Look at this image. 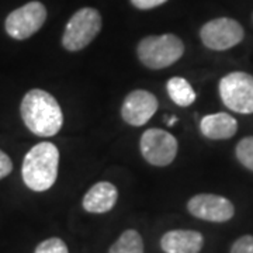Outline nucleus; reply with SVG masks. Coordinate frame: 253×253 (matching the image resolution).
<instances>
[{"label": "nucleus", "instance_id": "6ab92c4d", "mask_svg": "<svg viewBox=\"0 0 253 253\" xmlns=\"http://www.w3.org/2000/svg\"><path fill=\"white\" fill-rule=\"evenodd\" d=\"M13 172V162L4 151L0 149V180L7 177Z\"/></svg>", "mask_w": 253, "mask_h": 253}, {"label": "nucleus", "instance_id": "a211bd4d", "mask_svg": "<svg viewBox=\"0 0 253 253\" xmlns=\"http://www.w3.org/2000/svg\"><path fill=\"white\" fill-rule=\"evenodd\" d=\"M229 253H253V236L244 235L238 238L231 246Z\"/></svg>", "mask_w": 253, "mask_h": 253}, {"label": "nucleus", "instance_id": "f3484780", "mask_svg": "<svg viewBox=\"0 0 253 253\" xmlns=\"http://www.w3.org/2000/svg\"><path fill=\"white\" fill-rule=\"evenodd\" d=\"M33 253H69V249L61 238H48L37 245Z\"/></svg>", "mask_w": 253, "mask_h": 253}, {"label": "nucleus", "instance_id": "1a4fd4ad", "mask_svg": "<svg viewBox=\"0 0 253 253\" xmlns=\"http://www.w3.org/2000/svg\"><path fill=\"white\" fill-rule=\"evenodd\" d=\"M187 211L193 217L208 222H226L235 215L234 204L217 194H196L187 203Z\"/></svg>", "mask_w": 253, "mask_h": 253}, {"label": "nucleus", "instance_id": "9b49d317", "mask_svg": "<svg viewBox=\"0 0 253 253\" xmlns=\"http://www.w3.org/2000/svg\"><path fill=\"white\" fill-rule=\"evenodd\" d=\"M117 201V187L110 181H99L83 196L82 207L90 214H106L116 207Z\"/></svg>", "mask_w": 253, "mask_h": 253}, {"label": "nucleus", "instance_id": "0eeeda50", "mask_svg": "<svg viewBox=\"0 0 253 253\" xmlns=\"http://www.w3.org/2000/svg\"><path fill=\"white\" fill-rule=\"evenodd\" d=\"M48 11L41 1H30L13 10L4 21V30L13 40H27L40 31L45 23Z\"/></svg>", "mask_w": 253, "mask_h": 253}, {"label": "nucleus", "instance_id": "f257e3e1", "mask_svg": "<svg viewBox=\"0 0 253 253\" xmlns=\"http://www.w3.org/2000/svg\"><path fill=\"white\" fill-rule=\"evenodd\" d=\"M20 114L30 132L41 138H51L63 126V113L54 96L42 89H33L24 94Z\"/></svg>", "mask_w": 253, "mask_h": 253}, {"label": "nucleus", "instance_id": "4468645a", "mask_svg": "<svg viewBox=\"0 0 253 253\" xmlns=\"http://www.w3.org/2000/svg\"><path fill=\"white\" fill-rule=\"evenodd\" d=\"M166 90L170 100L179 107H189L197 99V94L189 81L180 76L170 78L166 83Z\"/></svg>", "mask_w": 253, "mask_h": 253}, {"label": "nucleus", "instance_id": "9d476101", "mask_svg": "<svg viewBox=\"0 0 253 253\" xmlns=\"http://www.w3.org/2000/svg\"><path fill=\"white\" fill-rule=\"evenodd\" d=\"M159 103L151 91L138 89L126 96L121 106V117L132 126H145L158 111Z\"/></svg>", "mask_w": 253, "mask_h": 253}, {"label": "nucleus", "instance_id": "2eb2a0df", "mask_svg": "<svg viewBox=\"0 0 253 253\" xmlns=\"http://www.w3.org/2000/svg\"><path fill=\"white\" fill-rule=\"evenodd\" d=\"M109 253H144V239L136 229H126L110 246Z\"/></svg>", "mask_w": 253, "mask_h": 253}, {"label": "nucleus", "instance_id": "f8f14e48", "mask_svg": "<svg viewBox=\"0 0 253 253\" xmlns=\"http://www.w3.org/2000/svg\"><path fill=\"white\" fill-rule=\"evenodd\" d=\"M204 236L193 229H170L161 238V249L165 253H200Z\"/></svg>", "mask_w": 253, "mask_h": 253}, {"label": "nucleus", "instance_id": "20e7f679", "mask_svg": "<svg viewBox=\"0 0 253 253\" xmlns=\"http://www.w3.org/2000/svg\"><path fill=\"white\" fill-rule=\"evenodd\" d=\"M101 14L93 7L79 9L69 21L62 36V45L69 52H78L90 44L101 30Z\"/></svg>", "mask_w": 253, "mask_h": 253}, {"label": "nucleus", "instance_id": "aec40b11", "mask_svg": "<svg viewBox=\"0 0 253 253\" xmlns=\"http://www.w3.org/2000/svg\"><path fill=\"white\" fill-rule=\"evenodd\" d=\"M131 4L139 10H151L165 4L168 0H129Z\"/></svg>", "mask_w": 253, "mask_h": 253}, {"label": "nucleus", "instance_id": "6e6552de", "mask_svg": "<svg viewBox=\"0 0 253 253\" xmlns=\"http://www.w3.org/2000/svg\"><path fill=\"white\" fill-rule=\"evenodd\" d=\"M242 26L229 17L214 18L206 23L200 30V38L208 49L226 51L234 48L244 40Z\"/></svg>", "mask_w": 253, "mask_h": 253}, {"label": "nucleus", "instance_id": "423d86ee", "mask_svg": "<svg viewBox=\"0 0 253 253\" xmlns=\"http://www.w3.org/2000/svg\"><path fill=\"white\" fill-rule=\"evenodd\" d=\"M139 149L144 159L152 166H169L177 156V139L169 131L149 128L141 135Z\"/></svg>", "mask_w": 253, "mask_h": 253}, {"label": "nucleus", "instance_id": "ddd939ff", "mask_svg": "<svg viewBox=\"0 0 253 253\" xmlns=\"http://www.w3.org/2000/svg\"><path fill=\"white\" fill-rule=\"evenodd\" d=\"M201 134L214 141L229 139L238 131V121L228 113H215L204 116L200 121Z\"/></svg>", "mask_w": 253, "mask_h": 253}, {"label": "nucleus", "instance_id": "7ed1b4c3", "mask_svg": "<svg viewBox=\"0 0 253 253\" xmlns=\"http://www.w3.org/2000/svg\"><path fill=\"white\" fill-rule=\"evenodd\" d=\"M184 54V44L174 34L148 36L136 45V55L142 65L159 71L172 66Z\"/></svg>", "mask_w": 253, "mask_h": 253}, {"label": "nucleus", "instance_id": "39448f33", "mask_svg": "<svg viewBox=\"0 0 253 253\" xmlns=\"http://www.w3.org/2000/svg\"><path fill=\"white\" fill-rule=\"evenodd\" d=\"M219 96L225 107L239 114H253V76L231 72L219 81Z\"/></svg>", "mask_w": 253, "mask_h": 253}, {"label": "nucleus", "instance_id": "412c9836", "mask_svg": "<svg viewBox=\"0 0 253 253\" xmlns=\"http://www.w3.org/2000/svg\"><path fill=\"white\" fill-rule=\"evenodd\" d=\"M176 123H177V117L176 116H172V117H169V120H166V124L169 126H174Z\"/></svg>", "mask_w": 253, "mask_h": 253}, {"label": "nucleus", "instance_id": "dca6fc26", "mask_svg": "<svg viewBox=\"0 0 253 253\" xmlns=\"http://www.w3.org/2000/svg\"><path fill=\"white\" fill-rule=\"evenodd\" d=\"M235 154L239 163L253 172V136H246L241 139L236 145Z\"/></svg>", "mask_w": 253, "mask_h": 253}, {"label": "nucleus", "instance_id": "f03ea898", "mask_svg": "<svg viewBox=\"0 0 253 253\" xmlns=\"http://www.w3.org/2000/svg\"><path fill=\"white\" fill-rule=\"evenodd\" d=\"M59 151L52 142H40L24 155L21 177L28 189L42 193L49 190L58 179Z\"/></svg>", "mask_w": 253, "mask_h": 253}]
</instances>
